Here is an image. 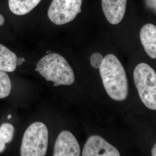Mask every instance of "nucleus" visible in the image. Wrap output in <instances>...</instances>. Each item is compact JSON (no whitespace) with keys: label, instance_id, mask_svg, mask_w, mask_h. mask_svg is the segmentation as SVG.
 <instances>
[{"label":"nucleus","instance_id":"1","mask_svg":"<svg viewBox=\"0 0 156 156\" xmlns=\"http://www.w3.org/2000/svg\"><path fill=\"white\" fill-rule=\"evenodd\" d=\"M99 69L108 95L114 100H125L128 95V80L125 69L117 57L108 55L103 58Z\"/></svg>","mask_w":156,"mask_h":156},{"label":"nucleus","instance_id":"2","mask_svg":"<svg viewBox=\"0 0 156 156\" xmlns=\"http://www.w3.org/2000/svg\"><path fill=\"white\" fill-rule=\"evenodd\" d=\"M37 71L47 81L54 82V86L71 85L75 82L73 69L64 57L49 53L42 58L37 65Z\"/></svg>","mask_w":156,"mask_h":156},{"label":"nucleus","instance_id":"3","mask_svg":"<svg viewBox=\"0 0 156 156\" xmlns=\"http://www.w3.org/2000/svg\"><path fill=\"white\" fill-rule=\"evenodd\" d=\"M134 82L140 98L147 108L156 110V73L153 68L140 63L134 71Z\"/></svg>","mask_w":156,"mask_h":156},{"label":"nucleus","instance_id":"4","mask_svg":"<svg viewBox=\"0 0 156 156\" xmlns=\"http://www.w3.org/2000/svg\"><path fill=\"white\" fill-rule=\"evenodd\" d=\"M49 133L42 122L31 124L26 130L20 148L22 156H44L48 145Z\"/></svg>","mask_w":156,"mask_h":156},{"label":"nucleus","instance_id":"5","mask_svg":"<svg viewBox=\"0 0 156 156\" xmlns=\"http://www.w3.org/2000/svg\"><path fill=\"white\" fill-rule=\"evenodd\" d=\"M82 0H53L48 15L50 20L57 25H62L73 21L81 12Z\"/></svg>","mask_w":156,"mask_h":156},{"label":"nucleus","instance_id":"6","mask_svg":"<svg viewBox=\"0 0 156 156\" xmlns=\"http://www.w3.org/2000/svg\"><path fill=\"white\" fill-rule=\"evenodd\" d=\"M83 156H119L117 149L98 135H92L86 142Z\"/></svg>","mask_w":156,"mask_h":156},{"label":"nucleus","instance_id":"7","mask_svg":"<svg viewBox=\"0 0 156 156\" xmlns=\"http://www.w3.org/2000/svg\"><path fill=\"white\" fill-rule=\"evenodd\" d=\"M80 148L71 132L63 131L58 135L54 147V156H79Z\"/></svg>","mask_w":156,"mask_h":156},{"label":"nucleus","instance_id":"8","mask_svg":"<svg viewBox=\"0 0 156 156\" xmlns=\"http://www.w3.org/2000/svg\"><path fill=\"white\" fill-rule=\"evenodd\" d=\"M127 0H102V10L108 21L112 24L122 22L125 15Z\"/></svg>","mask_w":156,"mask_h":156},{"label":"nucleus","instance_id":"9","mask_svg":"<svg viewBox=\"0 0 156 156\" xmlns=\"http://www.w3.org/2000/svg\"><path fill=\"white\" fill-rule=\"evenodd\" d=\"M140 38L147 55L151 58H156V26L151 23L145 24L140 30Z\"/></svg>","mask_w":156,"mask_h":156},{"label":"nucleus","instance_id":"10","mask_svg":"<svg viewBox=\"0 0 156 156\" xmlns=\"http://www.w3.org/2000/svg\"><path fill=\"white\" fill-rule=\"evenodd\" d=\"M17 56L15 53L0 44V70L12 73L16 68Z\"/></svg>","mask_w":156,"mask_h":156},{"label":"nucleus","instance_id":"11","mask_svg":"<svg viewBox=\"0 0 156 156\" xmlns=\"http://www.w3.org/2000/svg\"><path fill=\"white\" fill-rule=\"evenodd\" d=\"M41 0H9L11 11L16 15H24L31 11Z\"/></svg>","mask_w":156,"mask_h":156},{"label":"nucleus","instance_id":"12","mask_svg":"<svg viewBox=\"0 0 156 156\" xmlns=\"http://www.w3.org/2000/svg\"><path fill=\"white\" fill-rule=\"evenodd\" d=\"M11 82L8 74L0 70V99L7 97L11 91Z\"/></svg>","mask_w":156,"mask_h":156},{"label":"nucleus","instance_id":"13","mask_svg":"<svg viewBox=\"0 0 156 156\" xmlns=\"http://www.w3.org/2000/svg\"><path fill=\"white\" fill-rule=\"evenodd\" d=\"M15 133L13 126L9 123H4L0 127V135L5 144H9L13 140Z\"/></svg>","mask_w":156,"mask_h":156},{"label":"nucleus","instance_id":"14","mask_svg":"<svg viewBox=\"0 0 156 156\" xmlns=\"http://www.w3.org/2000/svg\"><path fill=\"white\" fill-rule=\"evenodd\" d=\"M103 57L99 53H95L90 57V62L93 67L98 69L102 62Z\"/></svg>","mask_w":156,"mask_h":156},{"label":"nucleus","instance_id":"15","mask_svg":"<svg viewBox=\"0 0 156 156\" xmlns=\"http://www.w3.org/2000/svg\"><path fill=\"white\" fill-rule=\"evenodd\" d=\"M5 144V142L2 140L0 135V153L4 152V151H5L6 147Z\"/></svg>","mask_w":156,"mask_h":156},{"label":"nucleus","instance_id":"16","mask_svg":"<svg viewBox=\"0 0 156 156\" xmlns=\"http://www.w3.org/2000/svg\"><path fill=\"white\" fill-rule=\"evenodd\" d=\"M25 61L24 58H17L16 62V64L17 66H19L20 65H22L23 62Z\"/></svg>","mask_w":156,"mask_h":156},{"label":"nucleus","instance_id":"17","mask_svg":"<svg viewBox=\"0 0 156 156\" xmlns=\"http://www.w3.org/2000/svg\"><path fill=\"white\" fill-rule=\"evenodd\" d=\"M5 22V19L2 15H0V26H2Z\"/></svg>","mask_w":156,"mask_h":156},{"label":"nucleus","instance_id":"18","mask_svg":"<svg viewBox=\"0 0 156 156\" xmlns=\"http://www.w3.org/2000/svg\"><path fill=\"white\" fill-rule=\"evenodd\" d=\"M151 155L153 156H156V145L154 144L153 149H152V151H151Z\"/></svg>","mask_w":156,"mask_h":156},{"label":"nucleus","instance_id":"19","mask_svg":"<svg viewBox=\"0 0 156 156\" xmlns=\"http://www.w3.org/2000/svg\"><path fill=\"white\" fill-rule=\"evenodd\" d=\"M12 117V115H9L8 116V119H11Z\"/></svg>","mask_w":156,"mask_h":156},{"label":"nucleus","instance_id":"20","mask_svg":"<svg viewBox=\"0 0 156 156\" xmlns=\"http://www.w3.org/2000/svg\"><path fill=\"white\" fill-rule=\"evenodd\" d=\"M48 54H49V53H50V51H48Z\"/></svg>","mask_w":156,"mask_h":156}]
</instances>
